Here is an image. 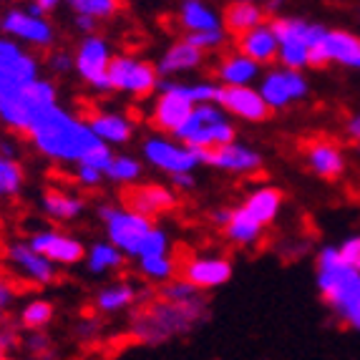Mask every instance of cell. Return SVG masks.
I'll list each match as a JSON object with an SVG mask.
<instances>
[{"label":"cell","instance_id":"55","mask_svg":"<svg viewBox=\"0 0 360 360\" xmlns=\"http://www.w3.org/2000/svg\"><path fill=\"white\" fill-rule=\"evenodd\" d=\"M247 3H255V0H247Z\"/></svg>","mask_w":360,"mask_h":360},{"label":"cell","instance_id":"36","mask_svg":"<svg viewBox=\"0 0 360 360\" xmlns=\"http://www.w3.org/2000/svg\"><path fill=\"white\" fill-rule=\"evenodd\" d=\"M139 272L149 277L151 283H169L176 272V264L169 255H164V257H146L139 259Z\"/></svg>","mask_w":360,"mask_h":360},{"label":"cell","instance_id":"42","mask_svg":"<svg viewBox=\"0 0 360 360\" xmlns=\"http://www.w3.org/2000/svg\"><path fill=\"white\" fill-rule=\"evenodd\" d=\"M338 255H340V259L348 264V267L360 272V237H350V240L342 242V245L338 247Z\"/></svg>","mask_w":360,"mask_h":360},{"label":"cell","instance_id":"33","mask_svg":"<svg viewBox=\"0 0 360 360\" xmlns=\"http://www.w3.org/2000/svg\"><path fill=\"white\" fill-rule=\"evenodd\" d=\"M53 320V305L49 300H33L20 310V328L30 333H41Z\"/></svg>","mask_w":360,"mask_h":360},{"label":"cell","instance_id":"9","mask_svg":"<svg viewBox=\"0 0 360 360\" xmlns=\"http://www.w3.org/2000/svg\"><path fill=\"white\" fill-rule=\"evenodd\" d=\"M28 247L33 252L43 255L51 264H78L86 259V247L71 237V234L53 232V229H43L28 237Z\"/></svg>","mask_w":360,"mask_h":360},{"label":"cell","instance_id":"20","mask_svg":"<svg viewBox=\"0 0 360 360\" xmlns=\"http://www.w3.org/2000/svg\"><path fill=\"white\" fill-rule=\"evenodd\" d=\"M237 49H240L242 56H247L255 63H270V60L277 58V51H280V43L272 36L270 25H257L255 30L240 36L237 41Z\"/></svg>","mask_w":360,"mask_h":360},{"label":"cell","instance_id":"48","mask_svg":"<svg viewBox=\"0 0 360 360\" xmlns=\"http://www.w3.org/2000/svg\"><path fill=\"white\" fill-rule=\"evenodd\" d=\"M229 214H232V210H214L210 214V219H212V224H214V227L224 229V227H227V222H229Z\"/></svg>","mask_w":360,"mask_h":360},{"label":"cell","instance_id":"22","mask_svg":"<svg viewBox=\"0 0 360 360\" xmlns=\"http://www.w3.org/2000/svg\"><path fill=\"white\" fill-rule=\"evenodd\" d=\"M328 60H335L342 66L360 68V38L348 30H328L323 41Z\"/></svg>","mask_w":360,"mask_h":360},{"label":"cell","instance_id":"23","mask_svg":"<svg viewBox=\"0 0 360 360\" xmlns=\"http://www.w3.org/2000/svg\"><path fill=\"white\" fill-rule=\"evenodd\" d=\"M264 11L255 3H247V0H234L224 8V28L232 33V36H245L250 30H255L257 25H262Z\"/></svg>","mask_w":360,"mask_h":360},{"label":"cell","instance_id":"49","mask_svg":"<svg viewBox=\"0 0 360 360\" xmlns=\"http://www.w3.org/2000/svg\"><path fill=\"white\" fill-rule=\"evenodd\" d=\"M76 25H78V30H84V33H89V36H94V30H96V20L89 18V15H78Z\"/></svg>","mask_w":360,"mask_h":360},{"label":"cell","instance_id":"10","mask_svg":"<svg viewBox=\"0 0 360 360\" xmlns=\"http://www.w3.org/2000/svg\"><path fill=\"white\" fill-rule=\"evenodd\" d=\"M197 154L199 162L210 164L214 169H224V172H234V174H252L262 167V156L250 146L240 144H224L214 146V149H192Z\"/></svg>","mask_w":360,"mask_h":360},{"label":"cell","instance_id":"3","mask_svg":"<svg viewBox=\"0 0 360 360\" xmlns=\"http://www.w3.org/2000/svg\"><path fill=\"white\" fill-rule=\"evenodd\" d=\"M207 315L205 297L189 302H156L149 310L139 312L134 320V335L141 342H164L169 338L184 335Z\"/></svg>","mask_w":360,"mask_h":360},{"label":"cell","instance_id":"17","mask_svg":"<svg viewBox=\"0 0 360 360\" xmlns=\"http://www.w3.org/2000/svg\"><path fill=\"white\" fill-rule=\"evenodd\" d=\"M302 154L307 159V167L325 181H335L342 174V169H345V162H342V154L338 149V144L325 136H315L302 141Z\"/></svg>","mask_w":360,"mask_h":360},{"label":"cell","instance_id":"31","mask_svg":"<svg viewBox=\"0 0 360 360\" xmlns=\"http://www.w3.org/2000/svg\"><path fill=\"white\" fill-rule=\"evenodd\" d=\"M234 127H229L227 121L222 124H210V127H202L199 131H194L192 136L186 139L184 144L189 149H214V146L234 144Z\"/></svg>","mask_w":360,"mask_h":360},{"label":"cell","instance_id":"14","mask_svg":"<svg viewBox=\"0 0 360 360\" xmlns=\"http://www.w3.org/2000/svg\"><path fill=\"white\" fill-rule=\"evenodd\" d=\"M219 106L229 114L240 116L245 121H267L272 114V108L264 103L259 96V91L250 89V86H222L219 91Z\"/></svg>","mask_w":360,"mask_h":360},{"label":"cell","instance_id":"45","mask_svg":"<svg viewBox=\"0 0 360 360\" xmlns=\"http://www.w3.org/2000/svg\"><path fill=\"white\" fill-rule=\"evenodd\" d=\"M49 68L53 73H68L73 68V58L63 51H56V53L49 56Z\"/></svg>","mask_w":360,"mask_h":360},{"label":"cell","instance_id":"37","mask_svg":"<svg viewBox=\"0 0 360 360\" xmlns=\"http://www.w3.org/2000/svg\"><path fill=\"white\" fill-rule=\"evenodd\" d=\"M103 174L119 184H134V179H139V174H141V164L131 156H114Z\"/></svg>","mask_w":360,"mask_h":360},{"label":"cell","instance_id":"7","mask_svg":"<svg viewBox=\"0 0 360 360\" xmlns=\"http://www.w3.org/2000/svg\"><path fill=\"white\" fill-rule=\"evenodd\" d=\"M111 91H129L134 96H149L159 84V71L146 60H134L127 56H111L108 63Z\"/></svg>","mask_w":360,"mask_h":360},{"label":"cell","instance_id":"24","mask_svg":"<svg viewBox=\"0 0 360 360\" xmlns=\"http://www.w3.org/2000/svg\"><path fill=\"white\" fill-rule=\"evenodd\" d=\"M89 129L103 144H127L134 136L131 121L119 114H94L89 121Z\"/></svg>","mask_w":360,"mask_h":360},{"label":"cell","instance_id":"21","mask_svg":"<svg viewBox=\"0 0 360 360\" xmlns=\"http://www.w3.org/2000/svg\"><path fill=\"white\" fill-rule=\"evenodd\" d=\"M280 207H283V192L275 189V186H262L257 192H252L247 197V202L242 205L245 214L250 219L259 224V227H267V224L275 222V217L280 214Z\"/></svg>","mask_w":360,"mask_h":360},{"label":"cell","instance_id":"50","mask_svg":"<svg viewBox=\"0 0 360 360\" xmlns=\"http://www.w3.org/2000/svg\"><path fill=\"white\" fill-rule=\"evenodd\" d=\"M172 181H174L176 186H181V189H192L194 186L192 174H172Z\"/></svg>","mask_w":360,"mask_h":360},{"label":"cell","instance_id":"8","mask_svg":"<svg viewBox=\"0 0 360 360\" xmlns=\"http://www.w3.org/2000/svg\"><path fill=\"white\" fill-rule=\"evenodd\" d=\"M108 63H111V53H108L106 41H101L98 36H86L81 41V46H78L76 58H73V66H76L78 76L84 78L89 86L101 91V94L111 91V84H108Z\"/></svg>","mask_w":360,"mask_h":360},{"label":"cell","instance_id":"25","mask_svg":"<svg viewBox=\"0 0 360 360\" xmlns=\"http://www.w3.org/2000/svg\"><path fill=\"white\" fill-rule=\"evenodd\" d=\"M202 58H205V51L194 49L192 43L179 41V43H174V46H169V51L162 56L156 71L162 73V76H172V73H181V71H189V68L199 66Z\"/></svg>","mask_w":360,"mask_h":360},{"label":"cell","instance_id":"13","mask_svg":"<svg viewBox=\"0 0 360 360\" xmlns=\"http://www.w3.org/2000/svg\"><path fill=\"white\" fill-rule=\"evenodd\" d=\"M232 277V262L227 257H192L181 267V280L197 288L199 292L205 290L222 288Z\"/></svg>","mask_w":360,"mask_h":360},{"label":"cell","instance_id":"2","mask_svg":"<svg viewBox=\"0 0 360 360\" xmlns=\"http://www.w3.org/2000/svg\"><path fill=\"white\" fill-rule=\"evenodd\" d=\"M318 290L328 310L350 330L360 333V272L342 262L338 247L320 250Z\"/></svg>","mask_w":360,"mask_h":360},{"label":"cell","instance_id":"41","mask_svg":"<svg viewBox=\"0 0 360 360\" xmlns=\"http://www.w3.org/2000/svg\"><path fill=\"white\" fill-rule=\"evenodd\" d=\"M184 41L192 43L194 49H199V51L219 49V46L224 43V30L217 28V30H205V33H189Z\"/></svg>","mask_w":360,"mask_h":360},{"label":"cell","instance_id":"1","mask_svg":"<svg viewBox=\"0 0 360 360\" xmlns=\"http://www.w3.org/2000/svg\"><path fill=\"white\" fill-rule=\"evenodd\" d=\"M28 134L38 151L56 162H84L91 151L103 146V141L91 131L89 124L73 119L68 111L51 106L30 121Z\"/></svg>","mask_w":360,"mask_h":360},{"label":"cell","instance_id":"54","mask_svg":"<svg viewBox=\"0 0 360 360\" xmlns=\"http://www.w3.org/2000/svg\"><path fill=\"white\" fill-rule=\"evenodd\" d=\"M3 328H6V325H0V335H3Z\"/></svg>","mask_w":360,"mask_h":360},{"label":"cell","instance_id":"32","mask_svg":"<svg viewBox=\"0 0 360 360\" xmlns=\"http://www.w3.org/2000/svg\"><path fill=\"white\" fill-rule=\"evenodd\" d=\"M121 264H124V255L111 242H98L86 252V267L94 275H106L111 270H119Z\"/></svg>","mask_w":360,"mask_h":360},{"label":"cell","instance_id":"46","mask_svg":"<svg viewBox=\"0 0 360 360\" xmlns=\"http://www.w3.org/2000/svg\"><path fill=\"white\" fill-rule=\"evenodd\" d=\"M13 300H15V285L3 275V267H0V312L6 310Z\"/></svg>","mask_w":360,"mask_h":360},{"label":"cell","instance_id":"43","mask_svg":"<svg viewBox=\"0 0 360 360\" xmlns=\"http://www.w3.org/2000/svg\"><path fill=\"white\" fill-rule=\"evenodd\" d=\"M194 116H197L205 127H210V124H222L224 121V114L217 106H212V103H199V106L194 108Z\"/></svg>","mask_w":360,"mask_h":360},{"label":"cell","instance_id":"11","mask_svg":"<svg viewBox=\"0 0 360 360\" xmlns=\"http://www.w3.org/2000/svg\"><path fill=\"white\" fill-rule=\"evenodd\" d=\"M6 259L13 272L33 285H51L56 283V264H51L43 255L33 252L28 242H13L6 247Z\"/></svg>","mask_w":360,"mask_h":360},{"label":"cell","instance_id":"51","mask_svg":"<svg viewBox=\"0 0 360 360\" xmlns=\"http://www.w3.org/2000/svg\"><path fill=\"white\" fill-rule=\"evenodd\" d=\"M348 136L355 139V141H360V116H355V119L348 121Z\"/></svg>","mask_w":360,"mask_h":360},{"label":"cell","instance_id":"53","mask_svg":"<svg viewBox=\"0 0 360 360\" xmlns=\"http://www.w3.org/2000/svg\"><path fill=\"white\" fill-rule=\"evenodd\" d=\"M0 360H8V353H3V350H0Z\"/></svg>","mask_w":360,"mask_h":360},{"label":"cell","instance_id":"47","mask_svg":"<svg viewBox=\"0 0 360 360\" xmlns=\"http://www.w3.org/2000/svg\"><path fill=\"white\" fill-rule=\"evenodd\" d=\"M25 348H28L30 353H43V350L49 348V338L43 335V333H33V335L25 340Z\"/></svg>","mask_w":360,"mask_h":360},{"label":"cell","instance_id":"35","mask_svg":"<svg viewBox=\"0 0 360 360\" xmlns=\"http://www.w3.org/2000/svg\"><path fill=\"white\" fill-rule=\"evenodd\" d=\"M23 167L15 159L0 154V197H13L23 186Z\"/></svg>","mask_w":360,"mask_h":360},{"label":"cell","instance_id":"34","mask_svg":"<svg viewBox=\"0 0 360 360\" xmlns=\"http://www.w3.org/2000/svg\"><path fill=\"white\" fill-rule=\"evenodd\" d=\"M78 15H89L94 20L114 18L121 11V0H66Z\"/></svg>","mask_w":360,"mask_h":360},{"label":"cell","instance_id":"30","mask_svg":"<svg viewBox=\"0 0 360 360\" xmlns=\"http://www.w3.org/2000/svg\"><path fill=\"white\" fill-rule=\"evenodd\" d=\"M264 227H259L255 219H250V217L245 214V210L242 207H237V210H232V214H229V222L227 227H224V234H227V240L234 242V245H255V242L259 240V234H262Z\"/></svg>","mask_w":360,"mask_h":360},{"label":"cell","instance_id":"18","mask_svg":"<svg viewBox=\"0 0 360 360\" xmlns=\"http://www.w3.org/2000/svg\"><path fill=\"white\" fill-rule=\"evenodd\" d=\"M194 111V103L189 98H184L176 91L167 89L162 91V98L156 101L154 111H151V127L156 131H172L174 134L176 129L184 124Z\"/></svg>","mask_w":360,"mask_h":360},{"label":"cell","instance_id":"27","mask_svg":"<svg viewBox=\"0 0 360 360\" xmlns=\"http://www.w3.org/2000/svg\"><path fill=\"white\" fill-rule=\"evenodd\" d=\"M181 25H184L189 33H205V30H217L222 28L219 18H217V13L212 8H207L202 0H184L181 3Z\"/></svg>","mask_w":360,"mask_h":360},{"label":"cell","instance_id":"44","mask_svg":"<svg viewBox=\"0 0 360 360\" xmlns=\"http://www.w3.org/2000/svg\"><path fill=\"white\" fill-rule=\"evenodd\" d=\"M76 179H78V184H84V186H96V184H101L103 172L89 167V164H78V167H76Z\"/></svg>","mask_w":360,"mask_h":360},{"label":"cell","instance_id":"52","mask_svg":"<svg viewBox=\"0 0 360 360\" xmlns=\"http://www.w3.org/2000/svg\"><path fill=\"white\" fill-rule=\"evenodd\" d=\"M33 3H36V6L41 8L43 13H49V11H53V8L58 6L60 0H33Z\"/></svg>","mask_w":360,"mask_h":360},{"label":"cell","instance_id":"6","mask_svg":"<svg viewBox=\"0 0 360 360\" xmlns=\"http://www.w3.org/2000/svg\"><path fill=\"white\" fill-rule=\"evenodd\" d=\"M38 78L36 58L15 46L13 41L0 38V98L13 96Z\"/></svg>","mask_w":360,"mask_h":360},{"label":"cell","instance_id":"12","mask_svg":"<svg viewBox=\"0 0 360 360\" xmlns=\"http://www.w3.org/2000/svg\"><path fill=\"white\" fill-rule=\"evenodd\" d=\"M121 199H124V210L146 217V219H151L156 214H164V212H172L176 207L174 194L169 192L167 186H159V184L129 186V189H124Z\"/></svg>","mask_w":360,"mask_h":360},{"label":"cell","instance_id":"38","mask_svg":"<svg viewBox=\"0 0 360 360\" xmlns=\"http://www.w3.org/2000/svg\"><path fill=\"white\" fill-rule=\"evenodd\" d=\"M277 58L283 60V66L288 68V71H300V68L307 66V46L302 41L280 43Z\"/></svg>","mask_w":360,"mask_h":360},{"label":"cell","instance_id":"29","mask_svg":"<svg viewBox=\"0 0 360 360\" xmlns=\"http://www.w3.org/2000/svg\"><path fill=\"white\" fill-rule=\"evenodd\" d=\"M43 210L49 212L53 219L71 222V219H76L84 212V202L73 197V194L63 192V189H49V192L43 194Z\"/></svg>","mask_w":360,"mask_h":360},{"label":"cell","instance_id":"4","mask_svg":"<svg viewBox=\"0 0 360 360\" xmlns=\"http://www.w3.org/2000/svg\"><path fill=\"white\" fill-rule=\"evenodd\" d=\"M51 106H56V86L46 78H36L18 94L0 98V119L15 131H28L30 121Z\"/></svg>","mask_w":360,"mask_h":360},{"label":"cell","instance_id":"26","mask_svg":"<svg viewBox=\"0 0 360 360\" xmlns=\"http://www.w3.org/2000/svg\"><path fill=\"white\" fill-rule=\"evenodd\" d=\"M139 300V290L131 283H116L106 285L96 292V307L106 315H116V312L127 310Z\"/></svg>","mask_w":360,"mask_h":360},{"label":"cell","instance_id":"5","mask_svg":"<svg viewBox=\"0 0 360 360\" xmlns=\"http://www.w3.org/2000/svg\"><path fill=\"white\" fill-rule=\"evenodd\" d=\"M98 217L106 222V234L108 240H111V245L121 255H129V257H136L144 237L154 227L151 219H146V217L134 214V212L127 210H116V207H108V205L98 207Z\"/></svg>","mask_w":360,"mask_h":360},{"label":"cell","instance_id":"16","mask_svg":"<svg viewBox=\"0 0 360 360\" xmlns=\"http://www.w3.org/2000/svg\"><path fill=\"white\" fill-rule=\"evenodd\" d=\"M144 156L154 167L164 169L169 174H192V169L199 164L197 154L189 146H174L167 139H149L144 144Z\"/></svg>","mask_w":360,"mask_h":360},{"label":"cell","instance_id":"28","mask_svg":"<svg viewBox=\"0 0 360 360\" xmlns=\"http://www.w3.org/2000/svg\"><path fill=\"white\" fill-rule=\"evenodd\" d=\"M259 66L247 56L234 53L227 60H222V66L217 68V78H222L224 86H247L252 78H257Z\"/></svg>","mask_w":360,"mask_h":360},{"label":"cell","instance_id":"40","mask_svg":"<svg viewBox=\"0 0 360 360\" xmlns=\"http://www.w3.org/2000/svg\"><path fill=\"white\" fill-rule=\"evenodd\" d=\"M197 297H202V292L189 283H184V280H169L162 288V300L167 302H189L197 300Z\"/></svg>","mask_w":360,"mask_h":360},{"label":"cell","instance_id":"15","mask_svg":"<svg viewBox=\"0 0 360 360\" xmlns=\"http://www.w3.org/2000/svg\"><path fill=\"white\" fill-rule=\"evenodd\" d=\"M305 94H307L305 78L297 71H288V68L267 73L262 81V89H259V96L264 98V103H267L272 111L285 108L290 101L305 96Z\"/></svg>","mask_w":360,"mask_h":360},{"label":"cell","instance_id":"39","mask_svg":"<svg viewBox=\"0 0 360 360\" xmlns=\"http://www.w3.org/2000/svg\"><path fill=\"white\" fill-rule=\"evenodd\" d=\"M169 250V237L167 232H162V229L151 227L149 234L144 237V242H141V247H139V255L136 259H146V257H164Z\"/></svg>","mask_w":360,"mask_h":360},{"label":"cell","instance_id":"19","mask_svg":"<svg viewBox=\"0 0 360 360\" xmlns=\"http://www.w3.org/2000/svg\"><path fill=\"white\" fill-rule=\"evenodd\" d=\"M0 25L8 36L33 43V46H51L53 43V28L43 18H33L25 11H8Z\"/></svg>","mask_w":360,"mask_h":360}]
</instances>
